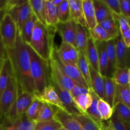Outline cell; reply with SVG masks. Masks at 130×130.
Returning a JSON list of instances; mask_svg holds the SVG:
<instances>
[{"mask_svg": "<svg viewBox=\"0 0 130 130\" xmlns=\"http://www.w3.org/2000/svg\"><path fill=\"white\" fill-rule=\"evenodd\" d=\"M6 50L17 86L18 95L24 92L36 95L34 83L30 75L29 46L22 39L19 29L14 48Z\"/></svg>", "mask_w": 130, "mask_h": 130, "instance_id": "cell-1", "label": "cell"}, {"mask_svg": "<svg viewBox=\"0 0 130 130\" xmlns=\"http://www.w3.org/2000/svg\"><path fill=\"white\" fill-rule=\"evenodd\" d=\"M55 28L48 27L37 20L28 45L41 58L49 61L55 50Z\"/></svg>", "mask_w": 130, "mask_h": 130, "instance_id": "cell-2", "label": "cell"}, {"mask_svg": "<svg viewBox=\"0 0 130 130\" xmlns=\"http://www.w3.org/2000/svg\"><path fill=\"white\" fill-rule=\"evenodd\" d=\"M29 53L30 75L34 83L36 95H39L46 87L52 85L50 63L49 61L41 58L30 47Z\"/></svg>", "mask_w": 130, "mask_h": 130, "instance_id": "cell-3", "label": "cell"}, {"mask_svg": "<svg viewBox=\"0 0 130 130\" xmlns=\"http://www.w3.org/2000/svg\"><path fill=\"white\" fill-rule=\"evenodd\" d=\"M52 83L56 84L64 90L70 91L76 83L68 77L62 69L56 55L55 48L49 60Z\"/></svg>", "mask_w": 130, "mask_h": 130, "instance_id": "cell-4", "label": "cell"}, {"mask_svg": "<svg viewBox=\"0 0 130 130\" xmlns=\"http://www.w3.org/2000/svg\"><path fill=\"white\" fill-rule=\"evenodd\" d=\"M18 28L11 17L6 13L0 23V35L6 50L12 49L16 43Z\"/></svg>", "mask_w": 130, "mask_h": 130, "instance_id": "cell-5", "label": "cell"}, {"mask_svg": "<svg viewBox=\"0 0 130 130\" xmlns=\"http://www.w3.org/2000/svg\"><path fill=\"white\" fill-rule=\"evenodd\" d=\"M18 96V90L13 76L0 96V118L5 120Z\"/></svg>", "mask_w": 130, "mask_h": 130, "instance_id": "cell-6", "label": "cell"}, {"mask_svg": "<svg viewBox=\"0 0 130 130\" xmlns=\"http://www.w3.org/2000/svg\"><path fill=\"white\" fill-rule=\"evenodd\" d=\"M33 96L34 95L27 92L19 94L5 120L9 122L13 121L25 114L32 101Z\"/></svg>", "mask_w": 130, "mask_h": 130, "instance_id": "cell-7", "label": "cell"}, {"mask_svg": "<svg viewBox=\"0 0 130 130\" xmlns=\"http://www.w3.org/2000/svg\"><path fill=\"white\" fill-rule=\"evenodd\" d=\"M6 13L11 17L16 24L18 29L20 30L25 22L32 15L33 12L29 0H27L20 6L14 8L6 11Z\"/></svg>", "mask_w": 130, "mask_h": 130, "instance_id": "cell-8", "label": "cell"}, {"mask_svg": "<svg viewBox=\"0 0 130 130\" xmlns=\"http://www.w3.org/2000/svg\"><path fill=\"white\" fill-rule=\"evenodd\" d=\"M116 46V67L130 69V48L124 44L121 34L114 39Z\"/></svg>", "mask_w": 130, "mask_h": 130, "instance_id": "cell-9", "label": "cell"}, {"mask_svg": "<svg viewBox=\"0 0 130 130\" xmlns=\"http://www.w3.org/2000/svg\"><path fill=\"white\" fill-rule=\"evenodd\" d=\"M55 52L58 60L62 63L77 65L79 52L74 46L62 42L59 48H55Z\"/></svg>", "mask_w": 130, "mask_h": 130, "instance_id": "cell-10", "label": "cell"}, {"mask_svg": "<svg viewBox=\"0 0 130 130\" xmlns=\"http://www.w3.org/2000/svg\"><path fill=\"white\" fill-rule=\"evenodd\" d=\"M55 28L56 32L60 35L62 42L69 43L75 46L77 24L74 22L69 20L66 22H59Z\"/></svg>", "mask_w": 130, "mask_h": 130, "instance_id": "cell-11", "label": "cell"}, {"mask_svg": "<svg viewBox=\"0 0 130 130\" xmlns=\"http://www.w3.org/2000/svg\"><path fill=\"white\" fill-rule=\"evenodd\" d=\"M35 98L42 103H46L57 109L66 111L64 106L62 104L55 89L53 85H50L44 89L41 93L34 95Z\"/></svg>", "mask_w": 130, "mask_h": 130, "instance_id": "cell-12", "label": "cell"}, {"mask_svg": "<svg viewBox=\"0 0 130 130\" xmlns=\"http://www.w3.org/2000/svg\"><path fill=\"white\" fill-rule=\"evenodd\" d=\"M52 84L54 86L67 112L69 113L71 115H77V114H82L75 105L73 99L71 96L69 91L62 88L56 84L53 83H52Z\"/></svg>", "mask_w": 130, "mask_h": 130, "instance_id": "cell-13", "label": "cell"}, {"mask_svg": "<svg viewBox=\"0 0 130 130\" xmlns=\"http://www.w3.org/2000/svg\"><path fill=\"white\" fill-rule=\"evenodd\" d=\"M99 57V73L102 77H110L109 60L106 51V42H95Z\"/></svg>", "mask_w": 130, "mask_h": 130, "instance_id": "cell-14", "label": "cell"}, {"mask_svg": "<svg viewBox=\"0 0 130 130\" xmlns=\"http://www.w3.org/2000/svg\"><path fill=\"white\" fill-rule=\"evenodd\" d=\"M54 119L58 121L62 127L67 130H82L81 125L69 113L57 109Z\"/></svg>", "mask_w": 130, "mask_h": 130, "instance_id": "cell-15", "label": "cell"}, {"mask_svg": "<svg viewBox=\"0 0 130 130\" xmlns=\"http://www.w3.org/2000/svg\"><path fill=\"white\" fill-rule=\"evenodd\" d=\"M70 11V20L76 24L86 27L82 6V0H68Z\"/></svg>", "mask_w": 130, "mask_h": 130, "instance_id": "cell-16", "label": "cell"}, {"mask_svg": "<svg viewBox=\"0 0 130 130\" xmlns=\"http://www.w3.org/2000/svg\"><path fill=\"white\" fill-rule=\"evenodd\" d=\"M82 6L86 28L90 31L98 25L93 0H82Z\"/></svg>", "mask_w": 130, "mask_h": 130, "instance_id": "cell-17", "label": "cell"}, {"mask_svg": "<svg viewBox=\"0 0 130 130\" xmlns=\"http://www.w3.org/2000/svg\"><path fill=\"white\" fill-rule=\"evenodd\" d=\"M12 77L13 72L11 63L6 56L0 66V96Z\"/></svg>", "mask_w": 130, "mask_h": 130, "instance_id": "cell-18", "label": "cell"}, {"mask_svg": "<svg viewBox=\"0 0 130 130\" xmlns=\"http://www.w3.org/2000/svg\"><path fill=\"white\" fill-rule=\"evenodd\" d=\"M85 56L87 59L90 67L93 69L95 71L99 72V57L98 52L95 41L91 37H89L88 39L87 46H86Z\"/></svg>", "mask_w": 130, "mask_h": 130, "instance_id": "cell-19", "label": "cell"}, {"mask_svg": "<svg viewBox=\"0 0 130 130\" xmlns=\"http://www.w3.org/2000/svg\"><path fill=\"white\" fill-rule=\"evenodd\" d=\"M91 89L100 99L104 100V77L97 71L90 67Z\"/></svg>", "mask_w": 130, "mask_h": 130, "instance_id": "cell-20", "label": "cell"}, {"mask_svg": "<svg viewBox=\"0 0 130 130\" xmlns=\"http://www.w3.org/2000/svg\"><path fill=\"white\" fill-rule=\"evenodd\" d=\"M60 62V60H59ZM62 69H63L66 74L71 79H72L76 84L79 85L83 87L89 89L85 79L83 77L82 74L80 72L79 70L77 68V66L72 64H65L60 62ZM90 90V89H89Z\"/></svg>", "mask_w": 130, "mask_h": 130, "instance_id": "cell-21", "label": "cell"}, {"mask_svg": "<svg viewBox=\"0 0 130 130\" xmlns=\"http://www.w3.org/2000/svg\"><path fill=\"white\" fill-rule=\"evenodd\" d=\"M89 37L90 32L87 28L77 24L75 47L79 52L85 53Z\"/></svg>", "mask_w": 130, "mask_h": 130, "instance_id": "cell-22", "label": "cell"}, {"mask_svg": "<svg viewBox=\"0 0 130 130\" xmlns=\"http://www.w3.org/2000/svg\"><path fill=\"white\" fill-rule=\"evenodd\" d=\"M118 103L124 104L130 109V88L129 85H116V93L113 107Z\"/></svg>", "mask_w": 130, "mask_h": 130, "instance_id": "cell-23", "label": "cell"}, {"mask_svg": "<svg viewBox=\"0 0 130 130\" xmlns=\"http://www.w3.org/2000/svg\"><path fill=\"white\" fill-rule=\"evenodd\" d=\"M98 24L106 19L112 18V13L104 0H93Z\"/></svg>", "mask_w": 130, "mask_h": 130, "instance_id": "cell-24", "label": "cell"}, {"mask_svg": "<svg viewBox=\"0 0 130 130\" xmlns=\"http://www.w3.org/2000/svg\"><path fill=\"white\" fill-rule=\"evenodd\" d=\"M90 93L92 96V102L89 109L86 111V114L88 116L90 117L100 128L104 123V121L102 119L101 117L100 116L99 110H98V102L100 98L94 93V91L91 89H90Z\"/></svg>", "mask_w": 130, "mask_h": 130, "instance_id": "cell-25", "label": "cell"}, {"mask_svg": "<svg viewBox=\"0 0 130 130\" xmlns=\"http://www.w3.org/2000/svg\"><path fill=\"white\" fill-rule=\"evenodd\" d=\"M45 3L46 25L48 27H55L59 23L57 6L52 3V0H46Z\"/></svg>", "mask_w": 130, "mask_h": 130, "instance_id": "cell-26", "label": "cell"}, {"mask_svg": "<svg viewBox=\"0 0 130 130\" xmlns=\"http://www.w3.org/2000/svg\"><path fill=\"white\" fill-rule=\"evenodd\" d=\"M33 14L36 16L38 21L46 25L45 6L46 0H29Z\"/></svg>", "mask_w": 130, "mask_h": 130, "instance_id": "cell-27", "label": "cell"}, {"mask_svg": "<svg viewBox=\"0 0 130 130\" xmlns=\"http://www.w3.org/2000/svg\"><path fill=\"white\" fill-rule=\"evenodd\" d=\"M77 67L79 70L80 72L82 74L83 77L85 79L89 89H91V79H90V66L88 64L87 59L85 56V53H79V57L77 62Z\"/></svg>", "mask_w": 130, "mask_h": 130, "instance_id": "cell-28", "label": "cell"}, {"mask_svg": "<svg viewBox=\"0 0 130 130\" xmlns=\"http://www.w3.org/2000/svg\"><path fill=\"white\" fill-rule=\"evenodd\" d=\"M103 77L104 82V100L113 108L116 93V83L112 77Z\"/></svg>", "mask_w": 130, "mask_h": 130, "instance_id": "cell-29", "label": "cell"}, {"mask_svg": "<svg viewBox=\"0 0 130 130\" xmlns=\"http://www.w3.org/2000/svg\"><path fill=\"white\" fill-rule=\"evenodd\" d=\"M37 19L35 15L32 14L30 19L25 22V24L23 25L21 30H20V36L22 39L26 44H29L31 40L32 34L33 30L35 26L36 22L37 21Z\"/></svg>", "mask_w": 130, "mask_h": 130, "instance_id": "cell-30", "label": "cell"}, {"mask_svg": "<svg viewBox=\"0 0 130 130\" xmlns=\"http://www.w3.org/2000/svg\"><path fill=\"white\" fill-rule=\"evenodd\" d=\"M57 109L46 103H42L38 113L36 123L46 121L54 118Z\"/></svg>", "mask_w": 130, "mask_h": 130, "instance_id": "cell-31", "label": "cell"}, {"mask_svg": "<svg viewBox=\"0 0 130 130\" xmlns=\"http://www.w3.org/2000/svg\"><path fill=\"white\" fill-rule=\"evenodd\" d=\"M7 122L16 127L19 130H35L36 125V123L34 121L29 119L26 116L25 114L13 121Z\"/></svg>", "mask_w": 130, "mask_h": 130, "instance_id": "cell-32", "label": "cell"}, {"mask_svg": "<svg viewBox=\"0 0 130 130\" xmlns=\"http://www.w3.org/2000/svg\"><path fill=\"white\" fill-rule=\"evenodd\" d=\"M73 101L79 110L82 114H86L92 102V96L89 91L88 93L81 95L74 98Z\"/></svg>", "mask_w": 130, "mask_h": 130, "instance_id": "cell-33", "label": "cell"}, {"mask_svg": "<svg viewBox=\"0 0 130 130\" xmlns=\"http://www.w3.org/2000/svg\"><path fill=\"white\" fill-rule=\"evenodd\" d=\"M98 24L100 25L112 39H115L119 34H121L118 23L113 19V17L103 20Z\"/></svg>", "mask_w": 130, "mask_h": 130, "instance_id": "cell-34", "label": "cell"}, {"mask_svg": "<svg viewBox=\"0 0 130 130\" xmlns=\"http://www.w3.org/2000/svg\"><path fill=\"white\" fill-rule=\"evenodd\" d=\"M106 51L108 60H109V72H110V77H112L113 72L116 69V46L114 39H112L106 42Z\"/></svg>", "mask_w": 130, "mask_h": 130, "instance_id": "cell-35", "label": "cell"}, {"mask_svg": "<svg viewBox=\"0 0 130 130\" xmlns=\"http://www.w3.org/2000/svg\"><path fill=\"white\" fill-rule=\"evenodd\" d=\"M83 130H101L100 128L86 114L72 115Z\"/></svg>", "mask_w": 130, "mask_h": 130, "instance_id": "cell-36", "label": "cell"}, {"mask_svg": "<svg viewBox=\"0 0 130 130\" xmlns=\"http://www.w3.org/2000/svg\"><path fill=\"white\" fill-rule=\"evenodd\" d=\"M89 32L90 36L95 42H107L112 39L99 24L95 27L90 30Z\"/></svg>", "mask_w": 130, "mask_h": 130, "instance_id": "cell-37", "label": "cell"}, {"mask_svg": "<svg viewBox=\"0 0 130 130\" xmlns=\"http://www.w3.org/2000/svg\"><path fill=\"white\" fill-rule=\"evenodd\" d=\"M113 81L116 85H129L128 79V69H123L116 67L112 76Z\"/></svg>", "mask_w": 130, "mask_h": 130, "instance_id": "cell-38", "label": "cell"}, {"mask_svg": "<svg viewBox=\"0 0 130 130\" xmlns=\"http://www.w3.org/2000/svg\"><path fill=\"white\" fill-rule=\"evenodd\" d=\"M98 110L103 121H109L114 114L113 108L103 99H99L98 102Z\"/></svg>", "mask_w": 130, "mask_h": 130, "instance_id": "cell-39", "label": "cell"}, {"mask_svg": "<svg viewBox=\"0 0 130 130\" xmlns=\"http://www.w3.org/2000/svg\"><path fill=\"white\" fill-rule=\"evenodd\" d=\"M57 9L59 22H66L70 20V11L68 0H63V1L57 6Z\"/></svg>", "mask_w": 130, "mask_h": 130, "instance_id": "cell-40", "label": "cell"}, {"mask_svg": "<svg viewBox=\"0 0 130 130\" xmlns=\"http://www.w3.org/2000/svg\"><path fill=\"white\" fill-rule=\"evenodd\" d=\"M114 114L123 121L130 124V109L124 104L118 103L113 107Z\"/></svg>", "mask_w": 130, "mask_h": 130, "instance_id": "cell-41", "label": "cell"}, {"mask_svg": "<svg viewBox=\"0 0 130 130\" xmlns=\"http://www.w3.org/2000/svg\"><path fill=\"white\" fill-rule=\"evenodd\" d=\"M41 105V102L39 100H38L36 98L33 96L32 101L31 104L29 105L26 112H25L26 116L29 119L34 121L36 123V119L38 118V113H39V109H40Z\"/></svg>", "mask_w": 130, "mask_h": 130, "instance_id": "cell-42", "label": "cell"}, {"mask_svg": "<svg viewBox=\"0 0 130 130\" xmlns=\"http://www.w3.org/2000/svg\"><path fill=\"white\" fill-rule=\"evenodd\" d=\"M62 125L55 119L36 123L35 130H60Z\"/></svg>", "mask_w": 130, "mask_h": 130, "instance_id": "cell-43", "label": "cell"}, {"mask_svg": "<svg viewBox=\"0 0 130 130\" xmlns=\"http://www.w3.org/2000/svg\"><path fill=\"white\" fill-rule=\"evenodd\" d=\"M108 123L115 130H130V124L119 119L115 114H113Z\"/></svg>", "mask_w": 130, "mask_h": 130, "instance_id": "cell-44", "label": "cell"}, {"mask_svg": "<svg viewBox=\"0 0 130 130\" xmlns=\"http://www.w3.org/2000/svg\"><path fill=\"white\" fill-rule=\"evenodd\" d=\"M112 17L114 20L118 23V25L119 26L120 33L123 32L125 30L129 29V23H128V19L124 17L122 15H116L112 13Z\"/></svg>", "mask_w": 130, "mask_h": 130, "instance_id": "cell-45", "label": "cell"}, {"mask_svg": "<svg viewBox=\"0 0 130 130\" xmlns=\"http://www.w3.org/2000/svg\"><path fill=\"white\" fill-rule=\"evenodd\" d=\"M112 13L116 15H121L119 0H104Z\"/></svg>", "mask_w": 130, "mask_h": 130, "instance_id": "cell-46", "label": "cell"}, {"mask_svg": "<svg viewBox=\"0 0 130 130\" xmlns=\"http://www.w3.org/2000/svg\"><path fill=\"white\" fill-rule=\"evenodd\" d=\"M89 91H90L89 89L83 87V86H81L79 85L76 84L74 86V87L71 89L69 93L71 94V96L72 97V99H74V98L76 97L77 96H79L81 95L88 93H89Z\"/></svg>", "mask_w": 130, "mask_h": 130, "instance_id": "cell-47", "label": "cell"}, {"mask_svg": "<svg viewBox=\"0 0 130 130\" xmlns=\"http://www.w3.org/2000/svg\"><path fill=\"white\" fill-rule=\"evenodd\" d=\"M121 13L126 19L130 18V0H119Z\"/></svg>", "mask_w": 130, "mask_h": 130, "instance_id": "cell-48", "label": "cell"}, {"mask_svg": "<svg viewBox=\"0 0 130 130\" xmlns=\"http://www.w3.org/2000/svg\"><path fill=\"white\" fill-rule=\"evenodd\" d=\"M26 1L23 0H8L6 1V5H5V10L6 11H9L11 9L14 8L18 7L24 4Z\"/></svg>", "mask_w": 130, "mask_h": 130, "instance_id": "cell-49", "label": "cell"}, {"mask_svg": "<svg viewBox=\"0 0 130 130\" xmlns=\"http://www.w3.org/2000/svg\"><path fill=\"white\" fill-rule=\"evenodd\" d=\"M124 44L128 48H130V29L121 33Z\"/></svg>", "mask_w": 130, "mask_h": 130, "instance_id": "cell-50", "label": "cell"}, {"mask_svg": "<svg viewBox=\"0 0 130 130\" xmlns=\"http://www.w3.org/2000/svg\"><path fill=\"white\" fill-rule=\"evenodd\" d=\"M7 56L6 55V50L3 43L2 39H1V35H0V66L3 61L4 58Z\"/></svg>", "mask_w": 130, "mask_h": 130, "instance_id": "cell-51", "label": "cell"}, {"mask_svg": "<svg viewBox=\"0 0 130 130\" xmlns=\"http://www.w3.org/2000/svg\"><path fill=\"white\" fill-rule=\"evenodd\" d=\"M0 130H19L16 127L11 125L10 123L4 120L1 124H0Z\"/></svg>", "mask_w": 130, "mask_h": 130, "instance_id": "cell-52", "label": "cell"}, {"mask_svg": "<svg viewBox=\"0 0 130 130\" xmlns=\"http://www.w3.org/2000/svg\"><path fill=\"white\" fill-rule=\"evenodd\" d=\"M100 129L101 130H115L110 125H109V123H107V124H105V123H103V124L102 125V126L100 127Z\"/></svg>", "mask_w": 130, "mask_h": 130, "instance_id": "cell-53", "label": "cell"}, {"mask_svg": "<svg viewBox=\"0 0 130 130\" xmlns=\"http://www.w3.org/2000/svg\"><path fill=\"white\" fill-rule=\"evenodd\" d=\"M6 10H5V8L0 10V23L1 22V21L3 20L4 17L5 16V15H6Z\"/></svg>", "mask_w": 130, "mask_h": 130, "instance_id": "cell-54", "label": "cell"}, {"mask_svg": "<svg viewBox=\"0 0 130 130\" xmlns=\"http://www.w3.org/2000/svg\"><path fill=\"white\" fill-rule=\"evenodd\" d=\"M62 1H63V0H52V3H53L55 6H58Z\"/></svg>", "mask_w": 130, "mask_h": 130, "instance_id": "cell-55", "label": "cell"}, {"mask_svg": "<svg viewBox=\"0 0 130 130\" xmlns=\"http://www.w3.org/2000/svg\"><path fill=\"white\" fill-rule=\"evenodd\" d=\"M128 79H129V83H130V69H128Z\"/></svg>", "mask_w": 130, "mask_h": 130, "instance_id": "cell-56", "label": "cell"}, {"mask_svg": "<svg viewBox=\"0 0 130 130\" xmlns=\"http://www.w3.org/2000/svg\"><path fill=\"white\" fill-rule=\"evenodd\" d=\"M60 130H67V129H66L65 128H63V127H62V128L60 129Z\"/></svg>", "mask_w": 130, "mask_h": 130, "instance_id": "cell-57", "label": "cell"}, {"mask_svg": "<svg viewBox=\"0 0 130 130\" xmlns=\"http://www.w3.org/2000/svg\"><path fill=\"white\" fill-rule=\"evenodd\" d=\"M128 23H129V29H130V18H129V19H128Z\"/></svg>", "mask_w": 130, "mask_h": 130, "instance_id": "cell-58", "label": "cell"}, {"mask_svg": "<svg viewBox=\"0 0 130 130\" xmlns=\"http://www.w3.org/2000/svg\"><path fill=\"white\" fill-rule=\"evenodd\" d=\"M3 122V119H1V118H0V124H1Z\"/></svg>", "mask_w": 130, "mask_h": 130, "instance_id": "cell-59", "label": "cell"}, {"mask_svg": "<svg viewBox=\"0 0 130 130\" xmlns=\"http://www.w3.org/2000/svg\"><path fill=\"white\" fill-rule=\"evenodd\" d=\"M129 88H130V83H129Z\"/></svg>", "mask_w": 130, "mask_h": 130, "instance_id": "cell-60", "label": "cell"}]
</instances>
